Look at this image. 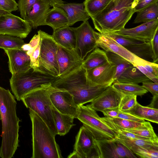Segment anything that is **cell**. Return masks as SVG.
I'll return each instance as SVG.
<instances>
[{
  "label": "cell",
  "mask_w": 158,
  "mask_h": 158,
  "mask_svg": "<svg viewBox=\"0 0 158 158\" xmlns=\"http://www.w3.org/2000/svg\"><path fill=\"white\" fill-rule=\"evenodd\" d=\"M38 0H19L18 8L21 18L24 19Z\"/></svg>",
  "instance_id": "40"
},
{
  "label": "cell",
  "mask_w": 158,
  "mask_h": 158,
  "mask_svg": "<svg viewBox=\"0 0 158 158\" xmlns=\"http://www.w3.org/2000/svg\"><path fill=\"white\" fill-rule=\"evenodd\" d=\"M114 127L117 128L116 127H112L111 128ZM121 129L131 132L137 135L151 140L153 141L158 142V137L155 133L152 127L150 128L139 129Z\"/></svg>",
  "instance_id": "37"
},
{
  "label": "cell",
  "mask_w": 158,
  "mask_h": 158,
  "mask_svg": "<svg viewBox=\"0 0 158 158\" xmlns=\"http://www.w3.org/2000/svg\"><path fill=\"white\" fill-rule=\"evenodd\" d=\"M52 36L58 45L67 49L75 50L76 39L73 27L67 26L54 30Z\"/></svg>",
  "instance_id": "22"
},
{
  "label": "cell",
  "mask_w": 158,
  "mask_h": 158,
  "mask_svg": "<svg viewBox=\"0 0 158 158\" xmlns=\"http://www.w3.org/2000/svg\"><path fill=\"white\" fill-rule=\"evenodd\" d=\"M104 34L108 35L126 48L127 47L142 42L133 39L117 35L112 32Z\"/></svg>",
  "instance_id": "39"
},
{
  "label": "cell",
  "mask_w": 158,
  "mask_h": 158,
  "mask_svg": "<svg viewBox=\"0 0 158 158\" xmlns=\"http://www.w3.org/2000/svg\"><path fill=\"white\" fill-rule=\"evenodd\" d=\"M73 28L76 39L75 50L80 58L84 60L89 53L98 47L97 32L88 21L83 22L79 26Z\"/></svg>",
  "instance_id": "10"
},
{
  "label": "cell",
  "mask_w": 158,
  "mask_h": 158,
  "mask_svg": "<svg viewBox=\"0 0 158 158\" xmlns=\"http://www.w3.org/2000/svg\"><path fill=\"white\" fill-rule=\"evenodd\" d=\"M97 47L106 52L116 54L133 64L138 58L107 35L97 32Z\"/></svg>",
  "instance_id": "18"
},
{
  "label": "cell",
  "mask_w": 158,
  "mask_h": 158,
  "mask_svg": "<svg viewBox=\"0 0 158 158\" xmlns=\"http://www.w3.org/2000/svg\"><path fill=\"white\" fill-rule=\"evenodd\" d=\"M94 150V158H137L130 149L115 139H95Z\"/></svg>",
  "instance_id": "9"
},
{
  "label": "cell",
  "mask_w": 158,
  "mask_h": 158,
  "mask_svg": "<svg viewBox=\"0 0 158 158\" xmlns=\"http://www.w3.org/2000/svg\"><path fill=\"white\" fill-rule=\"evenodd\" d=\"M158 0H136L135 1L134 10L135 12H137L143 8Z\"/></svg>",
  "instance_id": "47"
},
{
  "label": "cell",
  "mask_w": 158,
  "mask_h": 158,
  "mask_svg": "<svg viewBox=\"0 0 158 158\" xmlns=\"http://www.w3.org/2000/svg\"><path fill=\"white\" fill-rule=\"evenodd\" d=\"M158 95L153 96L150 104L147 106L152 108L158 109Z\"/></svg>",
  "instance_id": "51"
},
{
  "label": "cell",
  "mask_w": 158,
  "mask_h": 158,
  "mask_svg": "<svg viewBox=\"0 0 158 158\" xmlns=\"http://www.w3.org/2000/svg\"><path fill=\"white\" fill-rule=\"evenodd\" d=\"M124 112L152 123H158V109L143 106L138 102L132 108Z\"/></svg>",
  "instance_id": "28"
},
{
  "label": "cell",
  "mask_w": 158,
  "mask_h": 158,
  "mask_svg": "<svg viewBox=\"0 0 158 158\" xmlns=\"http://www.w3.org/2000/svg\"><path fill=\"white\" fill-rule=\"evenodd\" d=\"M4 50L8 57L9 69L12 74L23 73L31 68L30 57L25 52L18 49Z\"/></svg>",
  "instance_id": "19"
},
{
  "label": "cell",
  "mask_w": 158,
  "mask_h": 158,
  "mask_svg": "<svg viewBox=\"0 0 158 158\" xmlns=\"http://www.w3.org/2000/svg\"><path fill=\"white\" fill-rule=\"evenodd\" d=\"M151 80L134 65L127 68L114 82L138 84Z\"/></svg>",
  "instance_id": "25"
},
{
  "label": "cell",
  "mask_w": 158,
  "mask_h": 158,
  "mask_svg": "<svg viewBox=\"0 0 158 158\" xmlns=\"http://www.w3.org/2000/svg\"><path fill=\"white\" fill-rule=\"evenodd\" d=\"M106 53L109 61L114 64L116 67V72L114 77V82L127 68L133 65L124 58L116 54L110 52H106Z\"/></svg>",
  "instance_id": "32"
},
{
  "label": "cell",
  "mask_w": 158,
  "mask_h": 158,
  "mask_svg": "<svg viewBox=\"0 0 158 158\" xmlns=\"http://www.w3.org/2000/svg\"><path fill=\"white\" fill-rule=\"evenodd\" d=\"M59 89L52 85L43 86L24 96L21 100L25 106L35 112L46 124L55 136L57 135L53 118L50 94Z\"/></svg>",
  "instance_id": "5"
},
{
  "label": "cell",
  "mask_w": 158,
  "mask_h": 158,
  "mask_svg": "<svg viewBox=\"0 0 158 158\" xmlns=\"http://www.w3.org/2000/svg\"><path fill=\"white\" fill-rule=\"evenodd\" d=\"M41 41L31 55L29 56L30 66L35 70H39V57Z\"/></svg>",
  "instance_id": "42"
},
{
  "label": "cell",
  "mask_w": 158,
  "mask_h": 158,
  "mask_svg": "<svg viewBox=\"0 0 158 158\" xmlns=\"http://www.w3.org/2000/svg\"><path fill=\"white\" fill-rule=\"evenodd\" d=\"M120 0H113V1L115 4H117Z\"/></svg>",
  "instance_id": "55"
},
{
  "label": "cell",
  "mask_w": 158,
  "mask_h": 158,
  "mask_svg": "<svg viewBox=\"0 0 158 158\" xmlns=\"http://www.w3.org/2000/svg\"><path fill=\"white\" fill-rule=\"evenodd\" d=\"M48 1L51 4V6H56V5L58 4L64 3V2L62 0H46Z\"/></svg>",
  "instance_id": "52"
},
{
  "label": "cell",
  "mask_w": 158,
  "mask_h": 158,
  "mask_svg": "<svg viewBox=\"0 0 158 158\" xmlns=\"http://www.w3.org/2000/svg\"><path fill=\"white\" fill-rule=\"evenodd\" d=\"M52 85L67 91L73 96L75 103L80 106L92 102L111 85H93L87 78L86 70L82 67L65 77L57 78Z\"/></svg>",
  "instance_id": "2"
},
{
  "label": "cell",
  "mask_w": 158,
  "mask_h": 158,
  "mask_svg": "<svg viewBox=\"0 0 158 158\" xmlns=\"http://www.w3.org/2000/svg\"><path fill=\"white\" fill-rule=\"evenodd\" d=\"M113 0H85V9L90 17L94 16L105 9Z\"/></svg>",
  "instance_id": "35"
},
{
  "label": "cell",
  "mask_w": 158,
  "mask_h": 158,
  "mask_svg": "<svg viewBox=\"0 0 158 158\" xmlns=\"http://www.w3.org/2000/svg\"><path fill=\"white\" fill-rule=\"evenodd\" d=\"M94 139L92 134L83 126L80 127L74 145L73 151L78 158L94 157Z\"/></svg>",
  "instance_id": "17"
},
{
  "label": "cell",
  "mask_w": 158,
  "mask_h": 158,
  "mask_svg": "<svg viewBox=\"0 0 158 158\" xmlns=\"http://www.w3.org/2000/svg\"><path fill=\"white\" fill-rule=\"evenodd\" d=\"M77 118L95 139H113L117 136L115 131L103 120L90 104L80 106Z\"/></svg>",
  "instance_id": "7"
},
{
  "label": "cell",
  "mask_w": 158,
  "mask_h": 158,
  "mask_svg": "<svg viewBox=\"0 0 158 158\" xmlns=\"http://www.w3.org/2000/svg\"><path fill=\"white\" fill-rule=\"evenodd\" d=\"M137 96L136 95L124 96L120 103L119 106V110L125 112L132 108L137 102Z\"/></svg>",
  "instance_id": "38"
},
{
  "label": "cell",
  "mask_w": 158,
  "mask_h": 158,
  "mask_svg": "<svg viewBox=\"0 0 158 158\" xmlns=\"http://www.w3.org/2000/svg\"><path fill=\"white\" fill-rule=\"evenodd\" d=\"M158 30V19L144 22L135 27L124 28L114 33L143 42H150Z\"/></svg>",
  "instance_id": "14"
},
{
  "label": "cell",
  "mask_w": 158,
  "mask_h": 158,
  "mask_svg": "<svg viewBox=\"0 0 158 158\" xmlns=\"http://www.w3.org/2000/svg\"><path fill=\"white\" fill-rule=\"evenodd\" d=\"M50 98L53 106L60 113L77 118L80 106L75 102L73 96L67 91L59 89L53 92Z\"/></svg>",
  "instance_id": "13"
},
{
  "label": "cell",
  "mask_w": 158,
  "mask_h": 158,
  "mask_svg": "<svg viewBox=\"0 0 158 158\" xmlns=\"http://www.w3.org/2000/svg\"><path fill=\"white\" fill-rule=\"evenodd\" d=\"M5 12L3 10H2L0 7V15L4 14L5 12Z\"/></svg>",
  "instance_id": "54"
},
{
  "label": "cell",
  "mask_w": 158,
  "mask_h": 158,
  "mask_svg": "<svg viewBox=\"0 0 158 158\" xmlns=\"http://www.w3.org/2000/svg\"><path fill=\"white\" fill-rule=\"evenodd\" d=\"M119 111V107H117L106 109L103 110L102 112L105 117L113 118L117 117Z\"/></svg>",
  "instance_id": "49"
},
{
  "label": "cell",
  "mask_w": 158,
  "mask_h": 158,
  "mask_svg": "<svg viewBox=\"0 0 158 158\" xmlns=\"http://www.w3.org/2000/svg\"><path fill=\"white\" fill-rule=\"evenodd\" d=\"M0 7L5 11L10 13L18 10V4L15 0H0Z\"/></svg>",
  "instance_id": "43"
},
{
  "label": "cell",
  "mask_w": 158,
  "mask_h": 158,
  "mask_svg": "<svg viewBox=\"0 0 158 158\" xmlns=\"http://www.w3.org/2000/svg\"><path fill=\"white\" fill-rule=\"evenodd\" d=\"M45 23L46 25L52 27L53 30L68 26L67 14L62 8L56 6L54 7L48 13Z\"/></svg>",
  "instance_id": "23"
},
{
  "label": "cell",
  "mask_w": 158,
  "mask_h": 158,
  "mask_svg": "<svg viewBox=\"0 0 158 158\" xmlns=\"http://www.w3.org/2000/svg\"><path fill=\"white\" fill-rule=\"evenodd\" d=\"M17 102L9 89L0 86V112L2 123V140L0 157L11 158L19 146L20 120L16 113Z\"/></svg>",
  "instance_id": "1"
},
{
  "label": "cell",
  "mask_w": 158,
  "mask_h": 158,
  "mask_svg": "<svg viewBox=\"0 0 158 158\" xmlns=\"http://www.w3.org/2000/svg\"><path fill=\"white\" fill-rule=\"evenodd\" d=\"M112 86L114 89L125 95H136L140 96L148 92L142 86L138 84L114 82Z\"/></svg>",
  "instance_id": "30"
},
{
  "label": "cell",
  "mask_w": 158,
  "mask_h": 158,
  "mask_svg": "<svg viewBox=\"0 0 158 158\" xmlns=\"http://www.w3.org/2000/svg\"><path fill=\"white\" fill-rule=\"evenodd\" d=\"M53 111L57 135H64L69 131L72 127L76 125L73 123L74 118L69 115L60 113L53 105Z\"/></svg>",
  "instance_id": "26"
},
{
  "label": "cell",
  "mask_w": 158,
  "mask_h": 158,
  "mask_svg": "<svg viewBox=\"0 0 158 158\" xmlns=\"http://www.w3.org/2000/svg\"><path fill=\"white\" fill-rule=\"evenodd\" d=\"M40 41V35H35L29 43V44L32 48H35L38 45Z\"/></svg>",
  "instance_id": "50"
},
{
  "label": "cell",
  "mask_w": 158,
  "mask_h": 158,
  "mask_svg": "<svg viewBox=\"0 0 158 158\" xmlns=\"http://www.w3.org/2000/svg\"><path fill=\"white\" fill-rule=\"evenodd\" d=\"M125 95L111 85L91 102L90 105L96 111L100 112L106 109L119 107L122 98Z\"/></svg>",
  "instance_id": "16"
},
{
  "label": "cell",
  "mask_w": 158,
  "mask_h": 158,
  "mask_svg": "<svg viewBox=\"0 0 158 158\" xmlns=\"http://www.w3.org/2000/svg\"><path fill=\"white\" fill-rule=\"evenodd\" d=\"M32 28L26 20L10 12H6L0 15V34L25 38Z\"/></svg>",
  "instance_id": "11"
},
{
  "label": "cell",
  "mask_w": 158,
  "mask_h": 158,
  "mask_svg": "<svg viewBox=\"0 0 158 158\" xmlns=\"http://www.w3.org/2000/svg\"><path fill=\"white\" fill-rule=\"evenodd\" d=\"M59 76L65 77L82 67L84 60L81 59L75 50H71L58 45L57 52Z\"/></svg>",
  "instance_id": "12"
},
{
  "label": "cell",
  "mask_w": 158,
  "mask_h": 158,
  "mask_svg": "<svg viewBox=\"0 0 158 158\" xmlns=\"http://www.w3.org/2000/svg\"><path fill=\"white\" fill-rule=\"evenodd\" d=\"M57 78L31 68L25 72L12 74L10 85L15 98L20 101L30 92L43 86L52 85Z\"/></svg>",
  "instance_id": "6"
},
{
  "label": "cell",
  "mask_w": 158,
  "mask_h": 158,
  "mask_svg": "<svg viewBox=\"0 0 158 158\" xmlns=\"http://www.w3.org/2000/svg\"><path fill=\"white\" fill-rule=\"evenodd\" d=\"M115 139L129 149L133 146L146 148L158 147V142L150 140L131 139L117 136Z\"/></svg>",
  "instance_id": "33"
},
{
  "label": "cell",
  "mask_w": 158,
  "mask_h": 158,
  "mask_svg": "<svg viewBox=\"0 0 158 158\" xmlns=\"http://www.w3.org/2000/svg\"><path fill=\"white\" fill-rule=\"evenodd\" d=\"M116 70L115 65L109 61L102 65L86 70L87 78L93 85H111L114 82Z\"/></svg>",
  "instance_id": "15"
},
{
  "label": "cell",
  "mask_w": 158,
  "mask_h": 158,
  "mask_svg": "<svg viewBox=\"0 0 158 158\" xmlns=\"http://www.w3.org/2000/svg\"><path fill=\"white\" fill-rule=\"evenodd\" d=\"M25 44L23 39L10 35L0 34V48L4 49H21Z\"/></svg>",
  "instance_id": "34"
},
{
  "label": "cell",
  "mask_w": 158,
  "mask_h": 158,
  "mask_svg": "<svg viewBox=\"0 0 158 158\" xmlns=\"http://www.w3.org/2000/svg\"><path fill=\"white\" fill-rule=\"evenodd\" d=\"M142 86L150 92L153 96L158 95V83L151 81L143 82Z\"/></svg>",
  "instance_id": "46"
},
{
  "label": "cell",
  "mask_w": 158,
  "mask_h": 158,
  "mask_svg": "<svg viewBox=\"0 0 158 158\" xmlns=\"http://www.w3.org/2000/svg\"><path fill=\"white\" fill-rule=\"evenodd\" d=\"M134 63H137L142 65L147 70L156 77L158 78V64H157L151 62L139 57Z\"/></svg>",
  "instance_id": "41"
},
{
  "label": "cell",
  "mask_w": 158,
  "mask_h": 158,
  "mask_svg": "<svg viewBox=\"0 0 158 158\" xmlns=\"http://www.w3.org/2000/svg\"><path fill=\"white\" fill-rule=\"evenodd\" d=\"M133 65L136 67L142 73L153 82L158 83V78L147 70L143 66L137 63Z\"/></svg>",
  "instance_id": "48"
},
{
  "label": "cell",
  "mask_w": 158,
  "mask_h": 158,
  "mask_svg": "<svg viewBox=\"0 0 158 158\" xmlns=\"http://www.w3.org/2000/svg\"><path fill=\"white\" fill-rule=\"evenodd\" d=\"M50 2L46 0H38L24 19L29 23L32 28H36L40 26L46 25L45 20L50 10Z\"/></svg>",
  "instance_id": "20"
},
{
  "label": "cell",
  "mask_w": 158,
  "mask_h": 158,
  "mask_svg": "<svg viewBox=\"0 0 158 158\" xmlns=\"http://www.w3.org/2000/svg\"><path fill=\"white\" fill-rule=\"evenodd\" d=\"M32 123L31 158H62L55 136L46 124L35 112L29 109Z\"/></svg>",
  "instance_id": "4"
},
{
  "label": "cell",
  "mask_w": 158,
  "mask_h": 158,
  "mask_svg": "<svg viewBox=\"0 0 158 158\" xmlns=\"http://www.w3.org/2000/svg\"><path fill=\"white\" fill-rule=\"evenodd\" d=\"M152 53L153 62L157 64L158 60V30L150 42Z\"/></svg>",
  "instance_id": "44"
},
{
  "label": "cell",
  "mask_w": 158,
  "mask_h": 158,
  "mask_svg": "<svg viewBox=\"0 0 158 158\" xmlns=\"http://www.w3.org/2000/svg\"><path fill=\"white\" fill-rule=\"evenodd\" d=\"M109 62L106 52L97 47L84 60L82 67L87 70L102 65Z\"/></svg>",
  "instance_id": "27"
},
{
  "label": "cell",
  "mask_w": 158,
  "mask_h": 158,
  "mask_svg": "<svg viewBox=\"0 0 158 158\" xmlns=\"http://www.w3.org/2000/svg\"><path fill=\"white\" fill-rule=\"evenodd\" d=\"M103 120L111 128L116 127L122 129H134L152 127L149 122L139 123L118 118L101 117Z\"/></svg>",
  "instance_id": "24"
},
{
  "label": "cell",
  "mask_w": 158,
  "mask_h": 158,
  "mask_svg": "<svg viewBox=\"0 0 158 158\" xmlns=\"http://www.w3.org/2000/svg\"><path fill=\"white\" fill-rule=\"evenodd\" d=\"M126 49L141 58L148 61L151 59H152V47L150 42H142L127 47Z\"/></svg>",
  "instance_id": "31"
},
{
  "label": "cell",
  "mask_w": 158,
  "mask_h": 158,
  "mask_svg": "<svg viewBox=\"0 0 158 158\" xmlns=\"http://www.w3.org/2000/svg\"><path fill=\"white\" fill-rule=\"evenodd\" d=\"M117 118L124 119L135 122L143 123L145 121L144 119L137 117L128 113L119 111Z\"/></svg>",
  "instance_id": "45"
},
{
  "label": "cell",
  "mask_w": 158,
  "mask_h": 158,
  "mask_svg": "<svg viewBox=\"0 0 158 158\" xmlns=\"http://www.w3.org/2000/svg\"><path fill=\"white\" fill-rule=\"evenodd\" d=\"M56 6L62 8L67 13L69 26L78 21H88L90 18L85 9L83 2L63 3L56 4Z\"/></svg>",
  "instance_id": "21"
},
{
  "label": "cell",
  "mask_w": 158,
  "mask_h": 158,
  "mask_svg": "<svg viewBox=\"0 0 158 158\" xmlns=\"http://www.w3.org/2000/svg\"><path fill=\"white\" fill-rule=\"evenodd\" d=\"M134 23L158 19V1L155 2L138 11Z\"/></svg>",
  "instance_id": "29"
},
{
  "label": "cell",
  "mask_w": 158,
  "mask_h": 158,
  "mask_svg": "<svg viewBox=\"0 0 158 158\" xmlns=\"http://www.w3.org/2000/svg\"><path fill=\"white\" fill-rule=\"evenodd\" d=\"M136 0H120L117 4L113 0L101 11L90 17L95 28L101 34L118 31L125 28L135 13Z\"/></svg>",
  "instance_id": "3"
},
{
  "label": "cell",
  "mask_w": 158,
  "mask_h": 158,
  "mask_svg": "<svg viewBox=\"0 0 158 158\" xmlns=\"http://www.w3.org/2000/svg\"><path fill=\"white\" fill-rule=\"evenodd\" d=\"M134 153L143 158H158V147L146 148L133 146L129 148Z\"/></svg>",
  "instance_id": "36"
},
{
  "label": "cell",
  "mask_w": 158,
  "mask_h": 158,
  "mask_svg": "<svg viewBox=\"0 0 158 158\" xmlns=\"http://www.w3.org/2000/svg\"><path fill=\"white\" fill-rule=\"evenodd\" d=\"M38 33L40 35L41 41L39 70L58 77L59 71L57 59L58 44L52 35L41 30Z\"/></svg>",
  "instance_id": "8"
},
{
  "label": "cell",
  "mask_w": 158,
  "mask_h": 158,
  "mask_svg": "<svg viewBox=\"0 0 158 158\" xmlns=\"http://www.w3.org/2000/svg\"><path fill=\"white\" fill-rule=\"evenodd\" d=\"M32 48L29 44H24L23 45L21 48V49L23 51L27 52L31 50Z\"/></svg>",
  "instance_id": "53"
},
{
  "label": "cell",
  "mask_w": 158,
  "mask_h": 158,
  "mask_svg": "<svg viewBox=\"0 0 158 158\" xmlns=\"http://www.w3.org/2000/svg\"><path fill=\"white\" fill-rule=\"evenodd\" d=\"M1 120V113L0 112V120Z\"/></svg>",
  "instance_id": "56"
}]
</instances>
